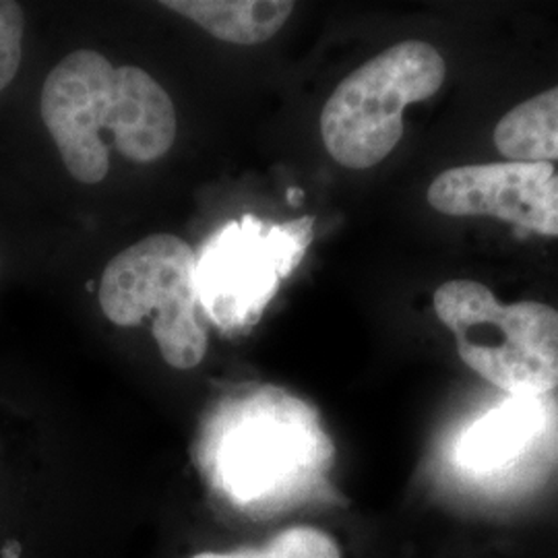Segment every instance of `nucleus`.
Wrapping results in <instances>:
<instances>
[{"label": "nucleus", "mask_w": 558, "mask_h": 558, "mask_svg": "<svg viewBox=\"0 0 558 558\" xmlns=\"http://www.w3.org/2000/svg\"><path fill=\"white\" fill-rule=\"evenodd\" d=\"M426 199L445 216H488L542 236H558V172L546 161L451 168L433 180Z\"/></svg>", "instance_id": "nucleus-7"}, {"label": "nucleus", "mask_w": 558, "mask_h": 558, "mask_svg": "<svg viewBox=\"0 0 558 558\" xmlns=\"http://www.w3.org/2000/svg\"><path fill=\"white\" fill-rule=\"evenodd\" d=\"M447 75L428 41H399L341 81L320 112V137L333 160L368 170L403 137V110L433 98Z\"/></svg>", "instance_id": "nucleus-4"}, {"label": "nucleus", "mask_w": 558, "mask_h": 558, "mask_svg": "<svg viewBox=\"0 0 558 558\" xmlns=\"http://www.w3.org/2000/svg\"><path fill=\"white\" fill-rule=\"evenodd\" d=\"M493 140L509 161H558V87L509 110Z\"/></svg>", "instance_id": "nucleus-10"}, {"label": "nucleus", "mask_w": 558, "mask_h": 558, "mask_svg": "<svg viewBox=\"0 0 558 558\" xmlns=\"http://www.w3.org/2000/svg\"><path fill=\"white\" fill-rule=\"evenodd\" d=\"M546 412L539 398H511L476 420L458 445L461 470L497 476L518 465L542 437Z\"/></svg>", "instance_id": "nucleus-8"}, {"label": "nucleus", "mask_w": 558, "mask_h": 558, "mask_svg": "<svg viewBox=\"0 0 558 558\" xmlns=\"http://www.w3.org/2000/svg\"><path fill=\"white\" fill-rule=\"evenodd\" d=\"M191 558H341L338 544L317 527H288L259 548L201 553Z\"/></svg>", "instance_id": "nucleus-11"}, {"label": "nucleus", "mask_w": 558, "mask_h": 558, "mask_svg": "<svg viewBox=\"0 0 558 558\" xmlns=\"http://www.w3.org/2000/svg\"><path fill=\"white\" fill-rule=\"evenodd\" d=\"M313 218L267 228L244 216L218 230L197 257V292L205 315L223 331H244L260 319L279 281L302 260Z\"/></svg>", "instance_id": "nucleus-6"}, {"label": "nucleus", "mask_w": 558, "mask_h": 558, "mask_svg": "<svg viewBox=\"0 0 558 558\" xmlns=\"http://www.w3.org/2000/svg\"><path fill=\"white\" fill-rule=\"evenodd\" d=\"M161 7L197 23L218 40L253 46L271 40L296 4L288 0H166Z\"/></svg>", "instance_id": "nucleus-9"}, {"label": "nucleus", "mask_w": 558, "mask_h": 558, "mask_svg": "<svg viewBox=\"0 0 558 558\" xmlns=\"http://www.w3.org/2000/svg\"><path fill=\"white\" fill-rule=\"evenodd\" d=\"M197 255L172 234H154L122 251L104 269L100 306L119 327L151 323L161 359L191 371L207 352V329L199 317Z\"/></svg>", "instance_id": "nucleus-5"}, {"label": "nucleus", "mask_w": 558, "mask_h": 558, "mask_svg": "<svg viewBox=\"0 0 558 558\" xmlns=\"http://www.w3.org/2000/svg\"><path fill=\"white\" fill-rule=\"evenodd\" d=\"M333 459L331 440L315 412L288 396H269L259 412L228 430L214 480L242 509L274 513L306 499Z\"/></svg>", "instance_id": "nucleus-3"}, {"label": "nucleus", "mask_w": 558, "mask_h": 558, "mask_svg": "<svg viewBox=\"0 0 558 558\" xmlns=\"http://www.w3.org/2000/svg\"><path fill=\"white\" fill-rule=\"evenodd\" d=\"M435 313L456 336L461 360L511 398L558 387V311L542 302L500 304L490 288L451 279L435 292Z\"/></svg>", "instance_id": "nucleus-2"}, {"label": "nucleus", "mask_w": 558, "mask_h": 558, "mask_svg": "<svg viewBox=\"0 0 558 558\" xmlns=\"http://www.w3.org/2000/svg\"><path fill=\"white\" fill-rule=\"evenodd\" d=\"M40 114L64 168L83 184L108 177L112 149L149 163L177 140V110L160 83L137 66H114L94 50H75L50 71Z\"/></svg>", "instance_id": "nucleus-1"}, {"label": "nucleus", "mask_w": 558, "mask_h": 558, "mask_svg": "<svg viewBox=\"0 0 558 558\" xmlns=\"http://www.w3.org/2000/svg\"><path fill=\"white\" fill-rule=\"evenodd\" d=\"M25 15L20 2L0 0V92L11 85L23 59Z\"/></svg>", "instance_id": "nucleus-12"}]
</instances>
